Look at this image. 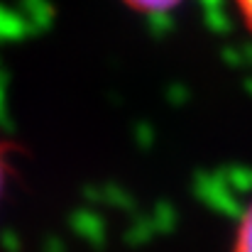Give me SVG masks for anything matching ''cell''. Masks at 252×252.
<instances>
[{
    "mask_svg": "<svg viewBox=\"0 0 252 252\" xmlns=\"http://www.w3.org/2000/svg\"><path fill=\"white\" fill-rule=\"evenodd\" d=\"M130 10L142 12V15H162L171 12L174 7H179L184 0H123Z\"/></svg>",
    "mask_w": 252,
    "mask_h": 252,
    "instance_id": "cell-2",
    "label": "cell"
},
{
    "mask_svg": "<svg viewBox=\"0 0 252 252\" xmlns=\"http://www.w3.org/2000/svg\"><path fill=\"white\" fill-rule=\"evenodd\" d=\"M2 186H5V147L0 145V196H2Z\"/></svg>",
    "mask_w": 252,
    "mask_h": 252,
    "instance_id": "cell-4",
    "label": "cell"
},
{
    "mask_svg": "<svg viewBox=\"0 0 252 252\" xmlns=\"http://www.w3.org/2000/svg\"><path fill=\"white\" fill-rule=\"evenodd\" d=\"M233 252H252V201L245 206L238 228H235V238H233Z\"/></svg>",
    "mask_w": 252,
    "mask_h": 252,
    "instance_id": "cell-1",
    "label": "cell"
},
{
    "mask_svg": "<svg viewBox=\"0 0 252 252\" xmlns=\"http://www.w3.org/2000/svg\"><path fill=\"white\" fill-rule=\"evenodd\" d=\"M235 7H238V15H240L245 30L252 34V0H235Z\"/></svg>",
    "mask_w": 252,
    "mask_h": 252,
    "instance_id": "cell-3",
    "label": "cell"
}]
</instances>
